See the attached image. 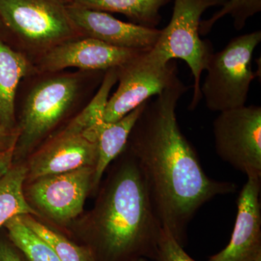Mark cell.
Returning a JSON list of instances; mask_svg holds the SVG:
<instances>
[{
  "instance_id": "obj_6",
  "label": "cell",
  "mask_w": 261,
  "mask_h": 261,
  "mask_svg": "<svg viewBox=\"0 0 261 261\" xmlns=\"http://www.w3.org/2000/svg\"><path fill=\"white\" fill-rule=\"evenodd\" d=\"M116 71L119 84L108 98L103 116L105 123L118 121L180 80L176 63L166 61L152 49L142 51Z\"/></svg>"
},
{
  "instance_id": "obj_23",
  "label": "cell",
  "mask_w": 261,
  "mask_h": 261,
  "mask_svg": "<svg viewBox=\"0 0 261 261\" xmlns=\"http://www.w3.org/2000/svg\"><path fill=\"white\" fill-rule=\"evenodd\" d=\"M18 137V128H8L0 125V152L16 147Z\"/></svg>"
},
{
  "instance_id": "obj_22",
  "label": "cell",
  "mask_w": 261,
  "mask_h": 261,
  "mask_svg": "<svg viewBox=\"0 0 261 261\" xmlns=\"http://www.w3.org/2000/svg\"><path fill=\"white\" fill-rule=\"evenodd\" d=\"M183 247L171 233L163 228L154 261H196L185 251Z\"/></svg>"
},
{
  "instance_id": "obj_15",
  "label": "cell",
  "mask_w": 261,
  "mask_h": 261,
  "mask_svg": "<svg viewBox=\"0 0 261 261\" xmlns=\"http://www.w3.org/2000/svg\"><path fill=\"white\" fill-rule=\"evenodd\" d=\"M146 102L113 123L103 122L97 136V160L94 166L92 187L99 185L106 168L126 146L130 132L143 111Z\"/></svg>"
},
{
  "instance_id": "obj_4",
  "label": "cell",
  "mask_w": 261,
  "mask_h": 261,
  "mask_svg": "<svg viewBox=\"0 0 261 261\" xmlns=\"http://www.w3.org/2000/svg\"><path fill=\"white\" fill-rule=\"evenodd\" d=\"M228 0H174L172 17L152 50L166 61H185L194 77L193 95L189 109L195 110L202 99L200 79L214 51L210 41L200 39L202 14L212 7L224 6Z\"/></svg>"
},
{
  "instance_id": "obj_26",
  "label": "cell",
  "mask_w": 261,
  "mask_h": 261,
  "mask_svg": "<svg viewBox=\"0 0 261 261\" xmlns=\"http://www.w3.org/2000/svg\"><path fill=\"white\" fill-rule=\"evenodd\" d=\"M130 261H147V259L145 258H137V259H134V260H132Z\"/></svg>"
},
{
  "instance_id": "obj_3",
  "label": "cell",
  "mask_w": 261,
  "mask_h": 261,
  "mask_svg": "<svg viewBox=\"0 0 261 261\" xmlns=\"http://www.w3.org/2000/svg\"><path fill=\"white\" fill-rule=\"evenodd\" d=\"M260 42L261 32L255 31L233 38L222 50L213 53L200 87L209 111L220 113L245 106L250 84L257 76L252 60Z\"/></svg>"
},
{
  "instance_id": "obj_19",
  "label": "cell",
  "mask_w": 261,
  "mask_h": 261,
  "mask_svg": "<svg viewBox=\"0 0 261 261\" xmlns=\"http://www.w3.org/2000/svg\"><path fill=\"white\" fill-rule=\"evenodd\" d=\"M4 226L12 243L29 261H61L51 247L24 224L20 216L12 218Z\"/></svg>"
},
{
  "instance_id": "obj_7",
  "label": "cell",
  "mask_w": 261,
  "mask_h": 261,
  "mask_svg": "<svg viewBox=\"0 0 261 261\" xmlns=\"http://www.w3.org/2000/svg\"><path fill=\"white\" fill-rule=\"evenodd\" d=\"M220 159L246 175L261 177V108L244 106L220 112L213 123Z\"/></svg>"
},
{
  "instance_id": "obj_20",
  "label": "cell",
  "mask_w": 261,
  "mask_h": 261,
  "mask_svg": "<svg viewBox=\"0 0 261 261\" xmlns=\"http://www.w3.org/2000/svg\"><path fill=\"white\" fill-rule=\"evenodd\" d=\"M24 224L54 250L61 261H96L90 249L79 246L68 239L36 221L31 215L20 216Z\"/></svg>"
},
{
  "instance_id": "obj_2",
  "label": "cell",
  "mask_w": 261,
  "mask_h": 261,
  "mask_svg": "<svg viewBox=\"0 0 261 261\" xmlns=\"http://www.w3.org/2000/svg\"><path fill=\"white\" fill-rule=\"evenodd\" d=\"M94 228L105 261L155 260L162 225L132 154L117 168L103 192Z\"/></svg>"
},
{
  "instance_id": "obj_10",
  "label": "cell",
  "mask_w": 261,
  "mask_h": 261,
  "mask_svg": "<svg viewBox=\"0 0 261 261\" xmlns=\"http://www.w3.org/2000/svg\"><path fill=\"white\" fill-rule=\"evenodd\" d=\"M142 51L114 47L93 38L78 37L46 51L39 63V70L53 73L74 67L107 71L119 68Z\"/></svg>"
},
{
  "instance_id": "obj_21",
  "label": "cell",
  "mask_w": 261,
  "mask_h": 261,
  "mask_svg": "<svg viewBox=\"0 0 261 261\" xmlns=\"http://www.w3.org/2000/svg\"><path fill=\"white\" fill-rule=\"evenodd\" d=\"M261 11V0H228L210 18L201 20L200 35H207L215 23L226 15H231L235 30L241 31L247 20Z\"/></svg>"
},
{
  "instance_id": "obj_16",
  "label": "cell",
  "mask_w": 261,
  "mask_h": 261,
  "mask_svg": "<svg viewBox=\"0 0 261 261\" xmlns=\"http://www.w3.org/2000/svg\"><path fill=\"white\" fill-rule=\"evenodd\" d=\"M171 0H64L65 3L80 5L89 9L121 13L147 28L156 29L161 21V8Z\"/></svg>"
},
{
  "instance_id": "obj_9",
  "label": "cell",
  "mask_w": 261,
  "mask_h": 261,
  "mask_svg": "<svg viewBox=\"0 0 261 261\" xmlns=\"http://www.w3.org/2000/svg\"><path fill=\"white\" fill-rule=\"evenodd\" d=\"M94 171V167H83L38 178L27 187L25 197L50 219L68 222L83 211Z\"/></svg>"
},
{
  "instance_id": "obj_12",
  "label": "cell",
  "mask_w": 261,
  "mask_h": 261,
  "mask_svg": "<svg viewBox=\"0 0 261 261\" xmlns=\"http://www.w3.org/2000/svg\"><path fill=\"white\" fill-rule=\"evenodd\" d=\"M260 179L247 178L238 200V215L227 246L208 261H255L261 256Z\"/></svg>"
},
{
  "instance_id": "obj_17",
  "label": "cell",
  "mask_w": 261,
  "mask_h": 261,
  "mask_svg": "<svg viewBox=\"0 0 261 261\" xmlns=\"http://www.w3.org/2000/svg\"><path fill=\"white\" fill-rule=\"evenodd\" d=\"M27 173V165H16L0 178V228L15 216L39 215L29 204L23 192Z\"/></svg>"
},
{
  "instance_id": "obj_5",
  "label": "cell",
  "mask_w": 261,
  "mask_h": 261,
  "mask_svg": "<svg viewBox=\"0 0 261 261\" xmlns=\"http://www.w3.org/2000/svg\"><path fill=\"white\" fill-rule=\"evenodd\" d=\"M0 21L24 42L47 50L82 35L64 0H0Z\"/></svg>"
},
{
  "instance_id": "obj_8",
  "label": "cell",
  "mask_w": 261,
  "mask_h": 261,
  "mask_svg": "<svg viewBox=\"0 0 261 261\" xmlns=\"http://www.w3.org/2000/svg\"><path fill=\"white\" fill-rule=\"evenodd\" d=\"M79 80L71 75L40 82L27 96L15 150L25 154L59 123L74 102Z\"/></svg>"
},
{
  "instance_id": "obj_18",
  "label": "cell",
  "mask_w": 261,
  "mask_h": 261,
  "mask_svg": "<svg viewBox=\"0 0 261 261\" xmlns=\"http://www.w3.org/2000/svg\"><path fill=\"white\" fill-rule=\"evenodd\" d=\"M117 82L116 68L107 70L93 99L59 135H83L96 129L103 123V116L110 92Z\"/></svg>"
},
{
  "instance_id": "obj_14",
  "label": "cell",
  "mask_w": 261,
  "mask_h": 261,
  "mask_svg": "<svg viewBox=\"0 0 261 261\" xmlns=\"http://www.w3.org/2000/svg\"><path fill=\"white\" fill-rule=\"evenodd\" d=\"M31 64L23 53L8 47L0 37V125L15 128V100L20 81Z\"/></svg>"
},
{
  "instance_id": "obj_1",
  "label": "cell",
  "mask_w": 261,
  "mask_h": 261,
  "mask_svg": "<svg viewBox=\"0 0 261 261\" xmlns=\"http://www.w3.org/2000/svg\"><path fill=\"white\" fill-rule=\"evenodd\" d=\"M190 87L181 80L146 102L127 144L143 173L163 229L181 246L189 223L216 196L236 191L234 184L207 176L197 152L178 126L176 109Z\"/></svg>"
},
{
  "instance_id": "obj_25",
  "label": "cell",
  "mask_w": 261,
  "mask_h": 261,
  "mask_svg": "<svg viewBox=\"0 0 261 261\" xmlns=\"http://www.w3.org/2000/svg\"><path fill=\"white\" fill-rule=\"evenodd\" d=\"M15 147L0 152V178L13 166Z\"/></svg>"
},
{
  "instance_id": "obj_27",
  "label": "cell",
  "mask_w": 261,
  "mask_h": 261,
  "mask_svg": "<svg viewBox=\"0 0 261 261\" xmlns=\"http://www.w3.org/2000/svg\"><path fill=\"white\" fill-rule=\"evenodd\" d=\"M255 261H261V256H259L258 257H257L256 260H255Z\"/></svg>"
},
{
  "instance_id": "obj_24",
  "label": "cell",
  "mask_w": 261,
  "mask_h": 261,
  "mask_svg": "<svg viewBox=\"0 0 261 261\" xmlns=\"http://www.w3.org/2000/svg\"><path fill=\"white\" fill-rule=\"evenodd\" d=\"M0 261H22L13 245L0 240Z\"/></svg>"
},
{
  "instance_id": "obj_13",
  "label": "cell",
  "mask_w": 261,
  "mask_h": 261,
  "mask_svg": "<svg viewBox=\"0 0 261 261\" xmlns=\"http://www.w3.org/2000/svg\"><path fill=\"white\" fill-rule=\"evenodd\" d=\"M97 142L84 135H58L34 154L27 165V179L32 181L83 167H94L97 160Z\"/></svg>"
},
{
  "instance_id": "obj_11",
  "label": "cell",
  "mask_w": 261,
  "mask_h": 261,
  "mask_svg": "<svg viewBox=\"0 0 261 261\" xmlns=\"http://www.w3.org/2000/svg\"><path fill=\"white\" fill-rule=\"evenodd\" d=\"M65 4L70 18L81 34L114 47L150 50L161 35L160 29L126 23L106 12L70 3Z\"/></svg>"
}]
</instances>
